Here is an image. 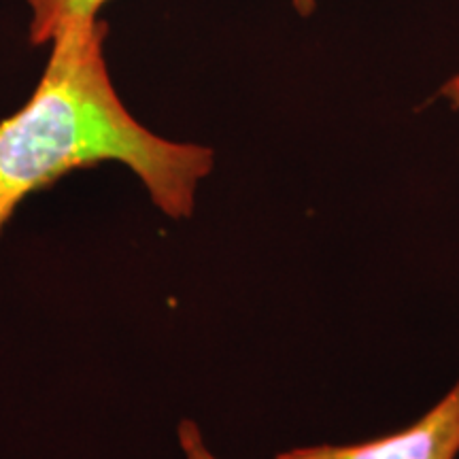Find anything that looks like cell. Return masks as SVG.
I'll use <instances>...</instances> for the list:
<instances>
[{
    "label": "cell",
    "instance_id": "obj_1",
    "mask_svg": "<svg viewBox=\"0 0 459 459\" xmlns=\"http://www.w3.org/2000/svg\"><path fill=\"white\" fill-rule=\"evenodd\" d=\"M107 34L100 17L62 28L32 96L0 122V234L28 196L102 162L128 166L166 217H192L215 152L153 134L126 108L108 74Z\"/></svg>",
    "mask_w": 459,
    "mask_h": 459
},
{
    "label": "cell",
    "instance_id": "obj_2",
    "mask_svg": "<svg viewBox=\"0 0 459 459\" xmlns=\"http://www.w3.org/2000/svg\"><path fill=\"white\" fill-rule=\"evenodd\" d=\"M459 377L453 387L415 423L394 434L355 445L296 446L273 459H457Z\"/></svg>",
    "mask_w": 459,
    "mask_h": 459
},
{
    "label": "cell",
    "instance_id": "obj_3",
    "mask_svg": "<svg viewBox=\"0 0 459 459\" xmlns=\"http://www.w3.org/2000/svg\"><path fill=\"white\" fill-rule=\"evenodd\" d=\"M108 0H26L30 11L28 39L32 45H49L66 24L96 20Z\"/></svg>",
    "mask_w": 459,
    "mask_h": 459
},
{
    "label": "cell",
    "instance_id": "obj_4",
    "mask_svg": "<svg viewBox=\"0 0 459 459\" xmlns=\"http://www.w3.org/2000/svg\"><path fill=\"white\" fill-rule=\"evenodd\" d=\"M179 445L186 459H217L213 451L204 443V436L200 432L198 423L192 419H183L179 423Z\"/></svg>",
    "mask_w": 459,
    "mask_h": 459
},
{
    "label": "cell",
    "instance_id": "obj_5",
    "mask_svg": "<svg viewBox=\"0 0 459 459\" xmlns=\"http://www.w3.org/2000/svg\"><path fill=\"white\" fill-rule=\"evenodd\" d=\"M440 96L449 100L453 111L459 113V73L453 74L449 82H446L443 88H440Z\"/></svg>",
    "mask_w": 459,
    "mask_h": 459
},
{
    "label": "cell",
    "instance_id": "obj_6",
    "mask_svg": "<svg viewBox=\"0 0 459 459\" xmlns=\"http://www.w3.org/2000/svg\"><path fill=\"white\" fill-rule=\"evenodd\" d=\"M290 3L300 17H311L317 9V0H290Z\"/></svg>",
    "mask_w": 459,
    "mask_h": 459
}]
</instances>
